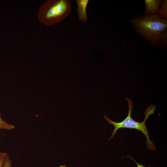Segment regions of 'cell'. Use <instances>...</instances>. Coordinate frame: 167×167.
I'll list each match as a JSON object with an SVG mask.
<instances>
[{"instance_id": "9c48e42d", "label": "cell", "mask_w": 167, "mask_h": 167, "mask_svg": "<svg viewBox=\"0 0 167 167\" xmlns=\"http://www.w3.org/2000/svg\"><path fill=\"white\" fill-rule=\"evenodd\" d=\"M3 167H12V161L8 154L5 158Z\"/></svg>"}, {"instance_id": "6da1fadb", "label": "cell", "mask_w": 167, "mask_h": 167, "mask_svg": "<svg viewBox=\"0 0 167 167\" xmlns=\"http://www.w3.org/2000/svg\"><path fill=\"white\" fill-rule=\"evenodd\" d=\"M136 31L153 46L167 28V20L160 14L139 16L130 20Z\"/></svg>"}, {"instance_id": "8fae6325", "label": "cell", "mask_w": 167, "mask_h": 167, "mask_svg": "<svg viewBox=\"0 0 167 167\" xmlns=\"http://www.w3.org/2000/svg\"><path fill=\"white\" fill-rule=\"evenodd\" d=\"M127 157L132 159L133 161L136 164V166H135L134 167H146V166H144L142 164H140L138 163L134 159V158L131 156H127Z\"/></svg>"}, {"instance_id": "5b68a950", "label": "cell", "mask_w": 167, "mask_h": 167, "mask_svg": "<svg viewBox=\"0 0 167 167\" xmlns=\"http://www.w3.org/2000/svg\"><path fill=\"white\" fill-rule=\"evenodd\" d=\"M77 4V12L79 19L83 22L85 23L87 21V15L86 13L87 6L89 0H76Z\"/></svg>"}, {"instance_id": "52a82bcc", "label": "cell", "mask_w": 167, "mask_h": 167, "mask_svg": "<svg viewBox=\"0 0 167 167\" xmlns=\"http://www.w3.org/2000/svg\"><path fill=\"white\" fill-rule=\"evenodd\" d=\"M15 128L14 125L8 123L2 119L0 111V129L10 131L14 129Z\"/></svg>"}, {"instance_id": "ba28073f", "label": "cell", "mask_w": 167, "mask_h": 167, "mask_svg": "<svg viewBox=\"0 0 167 167\" xmlns=\"http://www.w3.org/2000/svg\"><path fill=\"white\" fill-rule=\"evenodd\" d=\"M159 13L164 19L167 20V0H163L160 8Z\"/></svg>"}, {"instance_id": "8992f818", "label": "cell", "mask_w": 167, "mask_h": 167, "mask_svg": "<svg viewBox=\"0 0 167 167\" xmlns=\"http://www.w3.org/2000/svg\"><path fill=\"white\" fill-rule=\"evenodd\" d=\"M157 44L165 49L167 48V31L166 30L161 36Z\"/></svg>"}, {"instance_id": "7a4b0ae2", "label": "cell", "mask_w": 167, "mask_h": 167, "mask_svg": "<svg viewBox=\"0 0 167 167\" xmlns=\"http://www.w3.org/2000/svg\"><path fill=\"white\" fill-rule=\"evenodd\" d=\"M128 104L129 111L127 117L122 121L119 122H113L105 114L104 118L110 125L114 126V129L109 139V141L111 140L116 133L118 130L121 128L134 129L141 131L146 138V144L148 149L155 150L156 148L155 145L153 142L150 139L148 131L145 122L149 116L153 114L156 107L154 105H151L146 109L144 113L145 118L144 120L141 122L135 121L131 118L133 104L131 100L126 98Z\"/></svg>"}, {"instance_id": "277c9868", "label": "cell", "mask_w": 167, "mask_h": 167, "mask_svg": "<svg viewBox=\"0 0 167 167\" xmlns=\"http://www.w3.org/2000/svg\"><path fill=\"white\" fill-rule=\"evenodd\" d=\"M145 13L146 15H155L159 12L162 2L161 0H145Z\"/></svg>"}, {"instance_id": "30bf717a", "label": "cell", "mask_w": 167, "mask_h": 167, "mask_svg": "<svg viewBox=\"0 0 167 167\" xmlns=\"http://www.w3.org/2000/svg\"><path fill=\"white\" fill-rule=\"evenodd\" d=\"M8 154L0 151V167H3L5 158Z\"/></svg>"}, {"instance_id": "7c38bea8", "label": "cell", "mask_w": 167, "mask_h": 167, "mask_svg": "<svg viewBox=\"0 0 167 167\" xmlns=\"http://www.w3.org/2000/svg\"><path fill=\"white\" fill-rule=\"evenodd\" d=\"M58 167H67L65 165H61L59 166Z\"/></svg>"}, {"instance_id": "3957f363", "label": "cell", "mask_w": 167, "mask_h": 167, "mask_svg": "<svg viewBox=\"0 0 167 167\" xmlns=\"http://www.w3.org/2000/svg\"><path fill=\"white\" fill-rule=\"evenodd\" d=\"M71 8L70 0H47L38 10V19L44 25H53L66 18L71 12Z\"/></svg>"}]
</instances>
